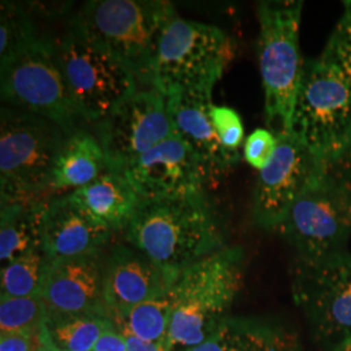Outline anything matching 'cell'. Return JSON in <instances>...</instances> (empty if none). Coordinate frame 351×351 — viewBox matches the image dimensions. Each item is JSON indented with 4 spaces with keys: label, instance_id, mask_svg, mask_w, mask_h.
<instances>
[{
    "label": "cell",
    "instance_id": "3957f363",
    "mask_svg": "<svg viewBox=\"0 0 351 351\" xmlns=\"http://www.w3.org/2000/svg\"><path fill=\"white\" fill-rule=\"evenodd\" d=\"M176 14L175 5L165 0H93L72 19L150 88L155 52Z\"/></svg>",
    "mask_w": 351,
    "mask_h": 351
},
{
    "label": "cell",
    "instance_id": "5bb4252c",
    "mask_svg": "<svg viewBox=\"0 0 351 351\" xmlns=\"http://www.w3.org/2000/svg\"><path fill=\"white\" fill-rule=\"evenodd\" d=\"M123 175L141 201L203 194L208 181L197 152L177 134L139 156Z\"/></svg>",
    "mask_w": 351,
    "mask_h": 351
},
{
    "label": "cell",
    "instance_id": "d590c367",
    "mask_svg": "<svg viewBox=\"0 0 351 351\" xmlns=\"http://www.w3.org/2000/svg\"><path fill=\"white\" fill-rule=\"evenodd\" d=\"M333 351H351V336L349 339H345V341Z\"/></svg>",
    "mask_w": 351,
    "mask_h": 351
},
{
    "label": "cell",
    "instance_id": "cb8c5ba5",
    "mask_svg": "<svg viewBox=\"0 0 351 351\" xmlns=\"http://www.w3.org/2000/svg\"><path fill=\"white\" fill-rule=\"evenodd\" d=\"M53 341L65 350L93 351L101 335L114 326L110 315L90 314L46 320Z\"/></svg>",
    "mask_w": 351,
    "mask_h": 351
},
{
    "label": "cell",
    "instance_id": "30bf717a",
    "mask_svg": "<svg viewBox=\"0 0 351 351\" xmlns=\"http://www.w3.org/2000/svg\"><path fill=\"white\" fill-rule=\"evenodd\" d=\"M277 232L301 258L343 250L351 234V185L323 165Z\"/></svg>",
    "mask_w": 351,
    "mask_h": 351
},
{
    "label": "cell",
    "instance_id": "4316f807",
    "mask_svg": "<svg viewBox=\"0 0 351 351\" xmlns=\"http://www.w3.org/2000/svg\"><path fill=\"white\" fill-rule=\"evenodd\" d=\"M47 313L37 297L0 300V333H36L46 323Z\"/></svg>",
    "mask_w": 351,
    "mask_h": 351
},
{
    "label": "cell",
    "instance_id": "277c9868",
    "mask_svg": "<svg viewBox=\"0 0 351 351\" xmlns=\"http://www.w3.org/2000/svg\"><path fill=\"white\" fill-rule=\"evenodd\" d=\"M302 0L259 1L258 59L264 90V113L275 134L289 132L303 75L300 26Z\"/></svg>",
    "mask_w": 351,
    "mask_h": 351
},
{
    "label": "cell",
    "instance_id": "484cf974",
    "mask_svg": "<svg viewBox=\"0 0 351 351\" xmlns=\"http://www.w3.org/2000/svg\"><path fill=\"white\" fill-rule=\"evenodd\" d=\"M47 258L40 249L30 251L1 267V297L25 298L39 295Z\"/></svg>",
    "mask_w": 351,
    "mask_h": 351
},
{
    "label": "cell",
    "instance_id": "83f0119b",
    "mask_svg": "<svg viewBox=\"0 0 351 351\" xmlns=\"http://www.w3.org/2000/svg\"><path fill=\"white\" fill-rule=\"evenodd\" d=\"M319 59L326 65L332 66L351 88L350 12L345 11L342 14Z\"/></svg>",
    "mask_w": 351,
    "mask_h": 351
},
{
    "label": "cell",
    "instance_id": "1f68e13d",
    "mask_svg": "<svg viewBox=\"0 0 351 351\" xmlns=\"http://www.w3.org/2000/svg\"><path fill=\"white\" fill-rule=\"evenodd\" d=\"M93 351H128L125 337L117 326H112L101 335Z\"/></svg>",
    "mask_w": 351,
    "mask_h": 351
},
{
    "label": "cell",
    "instance_id": "8fae6325",
    "mask_svg": "<svg viewBox=\"0 0 351 351\" xmlns=\"http://www.w3.org/2000/svg\"><path fill=\"white\" fill-rule=\"evenodd\" d=\"M0 72L1 99L10 107L45 117L66 134L80 129L84 120L71 97L55 40L42 36Z\"/></svg>",
    "mask_w": 351,
    "mask_h": 351
},
{
    "label": "cell",
    "instance_id": "e0dca14e",
    "mask_svg": "<svg viewBox=\"0 0 351 351\" xmlns=\"http://www.w3.org/2000/svg\"><path fill=\"white\" fill-rule=\"evenodd\" d=\"M213 90H191L168 98V110L176 134L201 159L208 181L226 175L239 162V154L226 150L211 117Z\"/></svg>",
    "mask_w": 351,
    "mask_h": 351
},
{
    "label": "cell",
    "instance_id": "f1b7e54d",
    "mask_svg": "<svg viewBox=\"0 0 351 351\" xmlns=\"http://www.w3.org/2000/svg\"><path fill=\"white\" fill-rule=\"evenodd\" d=\"M211 117L223 146L226 150L239 154V147L243 143L245 130L239 112L226 106L213 104Z\"/></svg>",
    "mask_w": 351,
    "mask_h": 351
},
{
    "label": "cell",
    "instance_id": "4dcf8cb0",
    "mask_svg": "<svg viewBox=\"0 0 351 351\" xmlns=\"http://www.w3.org/2000/svg\"><path fill=\"white\" fill-rule=\"evenodd\" d=\"M39 332L1 335L0 351H38Z\"/></svg>",
    "mask_w": 351,
    "mask_h": 351
},
{
    "label": "cell",
    "instance_id": "7a4b0ae2",
    "mask_svg": "<svg viewBox=\"0 0 351 351\" xmlns=\"http://www.w3.org/2000/svg\"><path fill=\"white\" fill-rule=\"evenodd\" d=\"M243 265L242 249L226 246L177 276L169 290V350H185L201 343L226 319L242 287Z\"/></svg>",
    "mask_w": 351,
    "mask_h": 351
},
{
    "label": "cell",
    "instance_id": "52a82bcc",
    "mask_svg": "<svg viewBox=\"0 0 351 351\" xmlns=\"http://www.w3.org/2000/svg\"><path fill=\"white\" fill-rule=\"evenodd\" d=\"M66 133L34 113L13 107L0 112L1 201H33L50 190L55 159Z\"/></svg>",
    "mask_w": 351,
    "mask_h": 351
},
{
    "label": "cell",
    "instance_id": "8d00e7d4",
    "mask_svg": "<svg viewBox=\"0 0 351 351\" xmlns=\"http://www.w3.org/2000/svg\"><path fill=\"white\" fill-rule=\"evenodd\" d=\"M343 5H345V11L351 13V1H343Z\"/></svg>",
    "mask_w": 351,
    "mask_h": 351
},
{
    "label": "cell",
    "instance_id": "44dd1931",
    "mask_svg": "<svg viewBox=\"0 0 351 351\" xmlns=\"http://www.w3.org/2000/svg\"><path fill=\"white\" fill-rule=\"evenodd\" d=\"M47 204L49 201L40 199L1 201V265L42 247V226Z\"/></svg>",
    "mask_w": 351,
    "mask_h": 351
},
{
    "label": "cell",
    "instance_id": "4fadbf2b",
    "mask_svg": "<svg viewBox=\"0 0 351 351\" xmlns=\"http://www.w3.org/2000/svg\"><path fill=\"white\" fill-rule=\"evenodd\" d=\"M276 137V152L259 172L252 199V219L264 230H277L302 191L324 165L291 130Z\"/></svg>",
    "mask_w": 351,
    "mask_h": 351
},
{
    "label": "cell",
    "instance_id": "ac0fdd59",
    "mask_svg": "<svg viewBox=\"0 0 351 351\" xmlns=\"http://www.w3.org/2000/svg\"><path fill=\"white\" fill-rule=\"evenodd\" d=\"M112 230L69 194L49 199L42 226V250L49 261L101 254Z\"/></svg>",
    "mask_w": 351,
    "mask_h": 351
},
{
    "label": "cell",
    "instance_id": "f546056e",
    "mask_svg": "<svg viewBox=\"0 0 351 351\" xmlns=\"http://www.w3.org/2000/svg\"><path fill=\"white\" fill-rule=\"evenodd\" d=\"M276 149V134L269 129L259 128L254 130L245 141L243 158L252 168L261 172L272 160Z\"/></svg>",
    "mask_w": 351,
    "mask_h": 351
},
{
    "label": "cell",
    "instance_id": "836d02e7",
    "mask_svg": "<svg viewBox=\"0 0 351 351\" xmlns=\"http://www.w3.org/2000/svg\"><path fill=\"white\" fill-rule=\"evenodd\" d=\"M326 167L333 175L351 185V142L333 163Z\"/></svg>",
    "mask_w": 351,
    "mask_h": 351
},
{
    "label": "cell",
    "instance_id": "2e32d148",
    "mask_svg": "<svg viewBox=\"0 0 351 351\" xmlns=\"http://www.w3.org/2000/svg\"><path fill=\"white\" fill-rule=\"evenodd\" d=\"M176 278L134 247L117 246L104 264L103 276V298L110 317L114 322L139 303L167 294Z\"/></svg>",
    "mask_w": 351,
    "mask_h": 351
},
{
    "label": "cell",
    "instance_id": "e575fe53",
    "mask_svg": "<svg viewBox=\"0 0 351 351\" xmlns=\"http://www.w3.org/2000/svg\"><path fill=\"white\" fill-rule=\"evenodd\" d=\"M38 351H68L60 348L51 336L49 326L45 323L39 330V342H38Z\"/></svg>",
    "mask_w": 351,
    "mask_h": 351
},
{
    "label": "cell",
    "instance_id": "603a6c76",
    "mask_svg": "<svg viewBox=\"0 0 351 351\" xmlns=\"http://www.w3.org/2000/svg\"><path fill=\"white\" fill-rule=\"evenodd\" d=\"M0 7V68L11 63L39 38L33 13L20 3L3 0Z\"/></svg>",
    "mask_w": 351,
    "mask_h": 351
},
{
    "label": "cell",
    "instance_id": "6da1fadb",
    "mask_svg": "<svg viewBox=\"0 0 351 351\" xmlns=\"http://www.w3.org/2000/svg\"><path fill=\"white\" fill-rule=\"evenodd\" d=\"M126 241L165 272L185 268L226 249V229L206 194L141 201Z\"/></svg>",
    "mask_w": 351,
    "mask_h": 351
},
{
    "label": "cell",
    "instance_id": "ba28073f",
    "mask_svg": "<svg viewBox=\"0 0 351 351\" xmlns=\"http://www.w3.org/2000/svg\"><path fill=\"white\" fill-rule=\"evenodd\" d=\"M290 130L324 165L351 142V88L320 59L303 64Z\"/></svg>",
    "mask_w": 351,
    "mask_h": 351
},
{
    "label": "cell",
    "instance_id": "d6986e66",
    "mask_svg": "<svg viewBox=\"0 0 351 351\" xmlns=\"http://www.w3.org/2000/svg\"><path fill=\"white\" fill-rule=\"evenodd\" d=\"M101 224L111 230H123L130 224L141 198L123 173L106 172L82 188L69 193Z\"/></svg>",
    "mask_w": 351,
    "mask_h": 351
},
{
    "label": "cell",
    "instance_id": "7c38bea8",
    "mask_svg": "<svg viewBox=\"0 0 351 351\" xmlns=\"http://www.w3.org/2000/svg\"><path fill=\"white\" fill-rule=\"evenodd\" d=\"M97 129L107 169L114 173H123L139 156L176 134L168 98L152 88L137 90Z\"/></svg>",
    "mask_w": 351,
    "mask_h": 351
},
{
    "label": "cell",
    "instance_id": "ffe728a7",
    "mask_svg": "<svg viewBox=\"0 0 351 351\" xmlns=\"http://www.w3.org/2000/svg\"><path fill=\"white\" fill-rule=\"evenodd\" d=\"M106 172L107 162L99 139L80 128L65 137L55 159L50 190L82 188Z\"/></svg>",
    "mask_w": 351,
    "mask_h": 351
},
{
    "label": "cell",
    "instance_id": "d6a6232c",
    "mask_svg": "<svg viewBox=\"0 0 351 351\" xmlns=\"http://www.w3.org/2000/svg\"><path fill=\"white\" fill-rule=\"evenodd\" d=\"M119 330L125 337L128 351H171L168 348L167 341H164V342H149V341H145V339L134 336L128 329H119Z\"/></svg>",
    "mask_w": 351,
    "mask_h": 351
},
{
    "label": "cell",
    "instance_id": "5b68a950",
    "mask_svg": "<svg viewBox=\"0 0 351 351\" xmlns=\"http://www.w3.org/2000/svg\"><path fill=\"white\" fill-rule=\"evenodd\" d=\"M232 58V42L223 29L181 19L177 13L155 52L150 88L165 98L191 90H213Z\"/></svg>",
    "mask_w": 351,
    "mask_h": 351
},
{
    "label": "cell",
    "instance_id": "9c48e42d",
    "mask_svg": "<svg viewBox=\"0 0 351 351\" xmlns=\"http://www.w3.org/2000/svg\"><path fill=\"white\" fill-rule=\"evenodd\" d=\"M291 293L315 339L333 351L351 336V254L336 251L315 258L295 256Z\"/></svg>",
    "mask_w": 351,
    "mask_h": 351
},
{
    "label": "cell",
    "instance_id": "8992f818",
    "mask_svg": "<svg viewBox=\"0 0 351 351\" xmlns=\"http://www.w3.org/2000/svg\"><path fill=\"white\" fill-rule=\"evenodd\" d=\"M56 55L75 108L86 123L99 124L138 90V81L71 17L56 42Z\"/></svg>",
    "mask_w": 351,
    "mask_h": 351
},
{
    "label": "cell",
    "instance_id": "7402d4cb",
    "mask_svg": "<svg viewBox=\"0 0 351 351\" xmlns=\"http://www.w3.org/2000/svg\"><path fill=\"white\" fill-rule=\"evenodd\" d=\"M217 330L221 351H302L294 332L268 320L226 316Z\"/></svg>",
    "mask_w": 351,
    "mask_h": 351
},
{
    "label": "cell",
    "instance_id": "d4e9b609",
    "mask_svg": "<svg viewBox=\"0 0 351 351\" xmlns=\"http://www.w3.org/2000/svg\"><path fill=\"white\" fill-rule=\"evenodd\" d=\"M171 314L172 301L168 291L158 298L139 303L113 323L119 329H128L139 339L149 342H164L168 339Z\"/></svg>",
    "mask_w": 351,
    "mask_h": 351
},
{
    "label": "cell",
    "instance_id": "9a60e30c",
    "mask_svg": "<svg viewBox=\"0 0 351 351\" xmlns=\"http://www.w3.org/2000/svg\"><path fill=\"white\" fill-rule=\"evenodd\" d=\"M104 264L101 254L46 262L39 298L47 319L108 315L103 298Z\"/></svg>",
    "mask_w": 351,
    "mask_h": 351
}]
</instances>
